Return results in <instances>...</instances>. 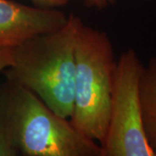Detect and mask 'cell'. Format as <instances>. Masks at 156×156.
Wrapping results in <instances>:
<instances>
[{
    "label": "cell",
    "mask_w": 156,
    "mask_h": 156,
    "mask_svg": "<svg viewBox=\"0 0 156 156\" xmlns=\"http://www.w3.org/2000/svg\"><path fill=\"white\" fill-rule=\"evenodd\" d=\"M83 23L68 15L61 29L36 36L12 48L6 81L30 90L58 115L69 119L74 107L76 46Z\"/></svg>",
    "instance_id": "cell-1"
},
{
    "label": "cell",
    "mask_w": 156,
    "mask_h": 156,
    "mask_svg": "<svg viewBox=\"0 0 156 156\" xmlns=\"http://www.w3.org/2000/svg\"><path fill=\"white\" fill-rule=\"evenodd\" d=\"M74 107L69 122L90 140L105 139L109 121L112 78L115 66L108 35L83 24L76 46Z\"/></svg>",
    "instance_id": "cell-2"
},
{
    "label": "cell",
    "mask_w": 156,
    "mask_h": 156,
    "mask_svg": "<svg viewBox=\"0 0 156 156\" xmlns=\"http://www.w3.org/2000/svg\"><path fill=\"white\" fill-rule=\"evenodd\" d=\"M8 83L20 155L102 156L100 145L52 111L33 92Z\"/></svg>",
    "instance_id": "cell-3"
},
{
    "label": "cell",
    "mask_w": 156,
    "mask_h": 156,
    "mask_svg": "<svg viewBox=\"0 0 156 156\" xmlns=\"http://www.w3.org/2000/svg\"><path fill=\"white\" fill-rule=\"evenodd\" d=\"M143 66L133 49L124 51L115 62L108 127L100 145L102 156H154L146 135L140 102Z\"/></svg>",
    "instance_id": "cell-4"
},
{
    "label": "cell",
    "mask_w": 156,
    "mask_h": 156,
    "mask_svg": "<svg viewBox=\"0 0 156 156\" xmlns=\"http://www.w3.org/2000/svg\"><path fill=\"white\" fill-rule=\"evenodd\" d=\"M68 15L57 8H41L0 0V47L13 48L41 34L61 29Z\"/></svg>",
    "instance_id": "cell-5"
},
{
    "label": "cell",
    "mask_w": 156,
    "mask_h": 156,
    "mask_svg": "<svg viewBox=\"0 0 156 156\" xmlns=\"http://www.w3.org/2000/svg\"><path fill=\"white\" fill-rule=\"evenodd\" d=\"M20 152L12 112V101L8 82L0 85V156H17Z\"/></svg>",
    "instance_id": "cell-6"
},
{
    "label": "cell",
    "mask_w": 156,
    "mask_h": 156,
    "mask_svg": "<svg viewBox=\"0 0 156 156\" xmlns=\"http://www.w3.org/2000/svg\"><path fill=\"white\" fill-rule=\"evenodd\" d=\"M140 95L146 133L156 130V56L143 66Z\"/></svg>",
    "instance_id": "cell-7"
},
{
    "label": "cell",
    "mask_w": 156,
    "mask_h": 156,
    "mask_svg": "<svg viewBox=\"0 0 156 156\" xmlns=\"http://www.w3.org/2000/svg\"><path fill=\"white\" fill-rule=\"evenodd\" d=\"M13 60V52L11 47H0V72L11 66Z\"/></svg>",
    "instance_id": "cell-8"
},
{
    "label": "cell",
    "mask_w": 156,
    "mask_h": 156,
    "mask_svg": "<svg viewBox=\"0 0 156 156\" xmlns=\"http://www.w3.org/2000/svg\"><path fill=\"white\" fill-rule=\"evenodd\" d=\"M33 5L41 8H60L67 5L70 0H30Z\"/></svg>",
    "instance_id": "cell-9"
},
{
    "label": "cell",
    "mask_w": 156,
    "mask_h": 156,
    "mask_svg": "<svg viewBox=\"0 0 156 156\" xmlns=\"http://www.w3.org/2000/svg\"><path fill=\"white\" fill-rule=\"evenodd\" d=\"M115 2L116 0H83V5L89 9L102 11L115 5Z\"/></svg>",
    "instance_id": "cell-10"
},
{
    "label": "cell",
    "mask_w": 156,
    "mask_h": 156,
    "mask_svg": "<svg viewBox=\"0 0 156 156\" xmlns=\"http://www.w3.org/2000/svg\"><path fill=\"white\" fill-rule=\"evenodd\" d=\"M146 135H147V141L149 143L151 149L154 153V155L156 156V130L147 132Z\"/></svg>",
    "instance_id": "cell-11"
},
{
    "label": "cell",
    "mask_w": 156,
    "mask_h": 156,
    "mask_svg": "<svg viewBox=\"0 0 156 156\" xmlns=\"http://www.w3.org/2000/svg\"><path fill=\"white\" fill-rule=\"evenodd\" d=\"M140 1H145V2H150V1H156V0H140Z\"/></svg>",
    "instance_id": "cell-12"
}]
</instances>
